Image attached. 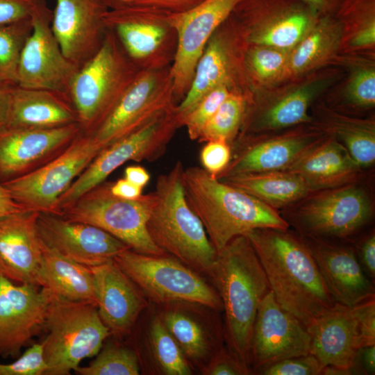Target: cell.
<instances>
[{"mask_svg":"<svg viewBox=\"0 0 375 375\" xmlns=\"http://www.w3.org/2000/svg\"><path fill=\"white\" fill-rule=\"evenodd\" d=\"M245 235L284 309L307 326L334 305L312 256L295 231L265 228Z\"/></svg>","mask_w":375,"mask_h":375,"instance_id":"1","label":"cell"},{"mask_svg":"<svg viewBox=\"0 0 375 375\" xmlns=\"http://www.w3.org/2000/svg\"><path fill=\"white\" fill-rule=\"evenodd\" d=\"M208 276L222 301L225 344L249 367L254 321L259 305L270 288L245 235L233 238L217 253Z\"/></svg>","mask_w":375,"mask_h":375,"instance_id":"2","label":"cell"},{"mask_svg":"<svg viewBox=\"0 0 375 375\" xmlns=\"http://www.w3.org/2000/svg\"><path fill=\"white\" fill-rule=\"evenodd\" d=\"M183 183L188 203L217 253L252 230L290 228L278 210L211 176L202 167L184 168Z\"/></svg>","mask_w":375,"mask_h":375,"instance_id":"3","label":"cell"},{"mask_svg":"<svg viewBox=\"0 0 375 375\" xmlns=\"http://www.w3.org/2000/svg\"><path fill=\"white\" fill-rule=\"evenodd\" d=\"M183 170V162L178 160L168 172L158 176L147 231L153 242L165 253L208 276L217 252L188 203Z\"/></svg>","mask_w":375,"mask_h":375,"instance_id":"4","label":"cell"},{"mask_svg":"<svg viewBox=\"0 0 375 375\" xmlns=\"http://www.w3.org/2000/svg\"><path fill=\"white\" fill-rule=\"evenodd\" d=\"M140 70L107 28L101 47L79 67L69 90L81 131L97 129Z\"/></svg>","mask_w":375,"mask_h":375,"instance_id":"5","label":"cell"},{"mask_svg":"<svg viewBox=\"0 0 375 375\" xmlns=\"http://www.w3.org/2000/svg\"><path fill=\"white\" fill-rule=\"evenodd\" d=\"M358 183L312 192L281 214L300 236L351 241L365 231L374 212Z\"/></svg>","mask_w":375,"mask_h":375,"instance_id":"6","label":"cell"},{"mask_svg":"<svg viewBox=\"0 0 375 375\" xmlns=\"http://www.w3.org/2000/svg\"><path fill=\"white\" fill-rule=\"evenodd\" d=\"M44 331V375L70 374L83 360L96 356L111 336L95 305L53 295Z\"/></svg>","mask_w":375,"mask_h":375,"instance_id":"7","label":"cell"},{"mask_svg":"<svg viewBox=\"0 0 375 375\" xmlns=\"http://www.w3.org/2000/svg\"><path fill=\"white\" fill-rule=\"evenodd\" d=\"M110 185L106 181L99 184L62 208L58 215L99 227L136 252L167 255L153 242L147 231L153 192L127 199L114 195Z\"/></svg>","mask_w":375,"mask_h":375,"instance_id":"8","label":"cell"},{"mask_svg":"<svg viewBox=\"0 0 375 375\" xmlns=\"http://www.w3.org/2000/svg\"><path fill=\"white\" fill-rule=\"evenodd\" d=\"M114 261L150 303L189 301L222 311L214 286L202 274L169 255L144 254L129 249Z\"/></svg>","mask_w":375,"mask_h":375,"instance_id":"9","label":"cell"},{"mask_svg":"<svg viewBox=\"0 0 375 375\" xmlns=\"http://www.w3.org/2000/svg\"><path fill=\"white\" fill-rule=\"evenodd\" d=\"M176 105L102 149L58 199L56 215L82 194L105 181L125 162L153 161L161 156L175 131L181 127Z\"/></svg>","mask_w":375,"mask_h":375,"instance_id":"10","label":"cell"},{"mask_svg":"<svg viewBox=\"0 0 375 375\" xmlns=\"http://www.w3.org/2000/svg\"><path fill=\"white\" fill-rule=\"evenodd\" d=\"M102 149L91 133L81 131L58 156L3 185L26 210L56 215L58 199Z\"/></svg>","mask_w":375,"mask_h":375,"instance_id":"11","label":"cell"},{"mask_svg":"<svg viewBox=\"0 0 375 375\" xmlns=\"http://www.w3.org/2000/svg\"><path fill=\"white\" fill-rule=\"evenodd\" d=\"M169 69L139 72L111 112L91 133L103 149L177 104Z\"/></svg>","mask_w":375,"mask_h":375,"instance_id":"12","label":"cell"},{"mask_svg":"<svg viewBox=\"0 0 375 375\" xmlns=\"http://www.w3.org/2000/svg\"><path fill=\"white\" fill-rule=\"evenodd\" d=\"M104 23L141 69L171 66L176 49V34L166 14L126 6L108 10Z\"/></svg>","mask_w":375,"mask_h":375,"instance_id":"13","label":"cell"},{"mask_svg":"<svg viewBox=\"0 0 375 375\" xmlns=\"http://www.w3.org/2000/svg\"><path fill=\"white\" fill-rule=\"evenodd\" d=\"M242 1L204 0L185 12L167 15L176 34V49L169 73L177 104L190 88L210 38Z\"/></svg>","mask_w":375,"mask_h":375,"instance_id":"14","label":"cell"},{"mask_svg":"<svg viewBox=\"0 0 375 375\" xmlns=\"http://www.w3.org/2000/svg\"><path fill=\"white\" fill-rule=\"evenodd\" d=\"M52 10L38 0L31 15L32 29L21 51L17 85L68 94L78 68L62 53L51 28Z\"/></svg>","mask_w":375,"mask_h":375,"instance_id":"15","label":"cell"},{"mask_svg":"<svg viewBox=\"0 0 375 375\" xmlns=\"http://www.w3.org/2000/svg\"><path fill=\"white\" fill-rule=\"evenodd\" d=\"M299 0H243L235 9L243 19L245 42L291 51L320 15Z\"/></svg>","mask_w":375,"mask_h":375,"instance_id":"16","label":"cell"},{"mask_svg":"<svg viewBox=\"0 0 375 375\" xmlns=\"http://www.w3.org/2000/svg\"><path fill=\"white\" fill-rule=\"evenodd\" d=\"M53 294L40 286L17 284L0 274V357L17 358L44 330Z\"/></svg>","mask_w":375,"mask_h":375,"instance_id":"17","label":"cell"},{"mask_svg":"<svg viewBox=\"0 0 375 375\" xmlns=\"http://www.w3.org/2000/svg\"><path fill=\"white\" fill-rule=\"evenodd\" d=\"M151 304L194 371L199 372L225 345L220 311L189 301Z\"/></svg>","mask_w":375,"mask_h":375,"instance_id":"18","label":"cell"},{"mask_svg":"<svg viewBox=\"0 0 375 375\" xmlns=\"http://www.w3.org/2000/svg\"><path fill=\"white\" fill-rule=\"evenodd\" d=\"M306 326L284 309L269 290L262 299L254 321L249 353L252 374L279 360L310 353Z\"/></svg>","mask_w":375,"mask_h":375,"instance_id":"19","label":"cell"},{"mask_svg":"<svg viewBox=\"0 0 375 375\" xmlns=\"http://www.w3.org/2000/svg\"><path fill=\"white\" fill-rule=\"evenodd\" d=\"M276 134L247 136L232 148L234 154L217 179L231 176L285 170L327 135L310 126Z\"/></svg>","mask_w":375,"mask_h":375,"instance_id":"20","label":"cell"},{"mask_svg":"<svg viewBox=\"0 0 375 375\" xmlns=\"http://www.w3.org/2000/svg\"><path fill=\"white\" fill-rule=\"evenodd\" d=\"M81 131L77 123L51 128L5 127L0 131V182L45 165L65 151Z\"/></svg>","mask_w":375,"mask_h":375,"instance_id":"21","label":"cell"},{"mask_svg":"<svg viewBox=\"0 0 375 375\" xmlns=\"http://www.w3.org/2000/svg\"><path fill=\"white\" fill-rule=\"evenodd\" d=\"M300 237L335 303L352 308L375 296L374 283L362 269L351 241Z\"/></svg>","mask_w":375,"mask_h":375,"instance_id":"22","label":"cell"},{"mask_svg":"<svg viewBox=\"0 0 375 375\" xmlns=\"http://www.w3.org/2000/svg\"><path fill=\"white\" fill-rule=\"evenodd\" d=\"M37 230L48 247L88 267L113 260L119 253L131 249L99 227L55 214L39 212Z\"/></svg>","mask_w":375,"mask_h":375,"instance_id":"23","label":"cell"},{"mask_svg":"<svg viewBox=\"0 0 375 375\" xmlns=\"http://www.w3.org/2000/svg\"><path fill=\"white\" fill-rule=\"evenodd\" d=\"M108 10L99 0H56L51 28L64 55L78 69L103 43Z\"/></svg>","mask_w":375,"mask_h":375,"instance_id":"24","label":"cell"},{"mask_svg":"<svg viewBox=\"0 0 375 375\" xmlns=\"http://www.w3.org/2000/svg\"><path fill=\"white\" fill-rule=\"evenodd\" d=\"M90 268L103 322L114 337L131 335L149 301L114 260Z\"/></svg>","mask_w":375,"mask_h":375,"instance_id":"25","label":"cell"},{"mask_svg":"<svg viewBox=\"0 0 375 375\" xmlns=\"http://www.w3.org/2000/svg\"><path fill=\"white\" fill-rule=\"evenodd\" d=\"M38 215L24 211L0 217V274L13 283L39 285L42 253Z\"/></svg>","mask_w":375,"mask_h":375,"instance_id":"26","label":"cell"},{"mask_svg":"<svg viewBox=\"0 0 375 375\" xmlns=\"http://www.w3.org/2000/svg\"><path fill=\"white\" fill-rule=\"evenodd\" d=\"M306 328L310 338V353L322 368L335 366L349 369L359 348L352 308L335 303Z\"/></svg>","mask_w":375,"mask_h":375,"instance_id":"27","label":"cell"},{"mask_svg":"<svg viewBox=\"0 0 375 375\" xmlns=\"http://www.w3.org/2000/svg\"><path fill=\"white\" fill-rule=\"evenodd\" d=\"M285 170L299 175L315 192L358 183L363 169L340 142L326 135Z\"/></svg>","mask_w":375,"mask_h":375,"instance_id":"28","label":"cell"},{"mask_svg":"<svg viewBox=\"0 0 375 375\" xmlns=\"http://www.w3.org/2000/svg\"><path fill=\"white\" fill-rule=\"evenodd\" d=\"M328 81L322 78L310 80L260 104L251 117L244 121L247 124L241 137L249 133L261 135L310 124V107L327 86Z\"/></svg>","mask_w":375,"mask_h":375,"instance_id":"29","label":"cell"},{"mask_svg":"<svg viewBox=\"0 0 375 375\" xmlns=\"http://www.w3.org/2000/svg\"><path fill=\"white\" fill-rule=\"evenodd\" d=\"M234 37L222 29V25L208 42L200 57L190 88L176 105L181 126V118L208 92L220 85L233 92L236 58Z\"/></svg>","mask_w":375,"mask_h":375,"instance_id":"30","label":"cell"},{"mask_svg":"<svg viewBox=\"0 0 375 375\" xmlns=\"http://www.w3.org/2000/svg\"><path fill=\"white\" fill-rule=\"evenodd\" d=\"M77 123L69 94L58 91L12 88L8 127L51 128Z\"/></svg>","mask_w":375,"mask_h":375,"instance_id":"31","label":"cell"},{"mask_svg":"<svg viewBox=\"0 0 375 375\" xmlns=\"http://www.w3.org/2000/svg\"><path fill=\"white\" fill-rule=\"evenodd\" d=\"M144 312L145 317L141 315L138 331L133 328L136 333L133 347L139 358L141 372L158 375L194 374L193 369L153 306L149 304Z\"/></svg>","mask_w":375,"mask_h":375,"instance_id":"32","label":"cell"},{"mask_svg":"<svg viewBox=\"0 0 375 375\" xmlns=\"http://www.w3.org/2000/svg\"><path fill=\"white\" fill-rule=\"evenodd\" d=\"M40 242L42 258L39 286L54 297L97 306L95 281L90 267L65 257Z\"/></svg>","mask_w":375,"mask_h":375,"instance_id":"33","label":"cell"},{"mask_svg":"<svg viewBox=\"0 0 375 375\" xmlns=\"http://www.w3.org/2000/svg\"><path fill=\"white\" fill-rule=\"evenodd\" d=\"M311 126L335 138L364 169L375 162V122L319 106L311 116Z\"/></svg>","mask_w":375,"mask_h":375,"instance_id":"34","label":"cell"},{"mask_svg":"<svg viewBox=\"0 0 375 375\" xmlns=\"http://www.w3.org/2000/svg\"><path fill=\"white\" fill-rule=\"evenodd\" d=\"M219 180L277 210L297 203L312 192L302 177L287 170L241 174Z\"/></svg>","mask_w":375,"mask_h":375,"instance_id":"35","label":"cell"},{"mask_svg":"<svg viewBox=\"0 0 375 375\" xmlns=\"http://www.w3.org/2000/svg\"><path fill=\"white\" fill-rule=\"evenodd\" d=\"M343 24L331 15L319 17L313 26L289 54L287 74L301 75L332 58L341 44Z\"/></svg>","mask_w":375,"mask_h":375,"instance_id":"36","label":"cell"},{"mask_svg":"<svg viewBox=\"0 0 375 375\" xmlns=\"http://www.w3.org/2000/svg\"><path fill=\"white\" fill-rule=\"evenodd\" d=\"M248 103L244 94L231 92L206 124L197 140H224L232 147L243 125Z\"/></svg>","mask_w":375,"mask_h":375,"instance_id":"37","label":"cell"},{"mask_svg":"<svg viewBox=\"0 0 375 375\" xmlns=\"http://www.w3.org/2000/svg\"><path fill=\"white\" fill-rule=\"evenodd\" d=\"M74 371L80 375H138L141 369L134 347L112 340L103 343L88 366H78Z\"/></svg>","mask_w":375,"mask_h":375,"instance_id":"38","label":"cell"},{"mask_svg":"<svg viewBox=\"0 0 375 375\" xmlns=\"http://www.w3.org/2000/svg\"><path fill=\"white\" fill-rule=\"evenodd\" d=\"M31 29V17L0 25V86L17 85L20 54Z\"/></svg>","mask_w":375,"mask_h":375,"instance_id":"39","label":"cell"},{"mask_svg":"<svg viewBox=\"0 0 375 375\" xmlns=\"http://www.w3.org/2000/svg\"><path fill=\"white\" fill-rule=\"evenodd\" d=\"M244 53V65L258 81L273 82L287 74L290 51L263 45H250Z\"/></svg>","mask_w":375,"mask_h":375,"instance_id":"40","label":"cell"},{"mask_svg":"<svg viewBox=\"0 0 375 375\" xmlns=\"http://www.w3.org/2000/svg\"><path fill=\"white\" fill-rule=\"evenodd\" d=\"M344 90L349 105L358 109H369L375 105V68L367 61L354 62Z\"/></svg>","mask_w":375,"mask_h":375,"instance_id":"41","label":"cell"},{"mask_svg":"<svg viewBox=\"0 0 375 375\" xmlns=\"http://www.w3.org/2000/svg\"><path fill=\"white\" fill-rule=\"evenodd\" d=\"M233 92L226 85H220L205 94L181 119V127L185 126L190 139L198 140L210 118L225 99Z\"/></svg>","mask_w":375,"mask_h":375,"instance_id":"42","label":"cell"},{"mask_svg":"<svg viewBox=\"0 0 375 375\" xmlns=\"http://www.w3.org/2000/svg\"><path fill=\"white\" fill-rule=\"evenodd\" d=\"M322 366L311 353L285 358L254 372L256 375H320Z\"/></svg>","mask_w":375,"mask_h":375,"instance_id":"43","label":"cell"},{"mask_svg":"<svg viewBox=\"0 0 375 375\" xmlns=\"http://www.w3.org/2000/svg\"><path fill=\"white\" fill-rule=\"evenodd\" d=\"M47 364L42 343H34L16 360L0 363V375H44Z\"/></svg>","mask_w":375,"mask_h":375,"instance_id":"44","label":"cell"},{"mask_svg":"<svg viewBox=\"0 0 375 375\" xmlns=\"http://www.w3.org/2000/svg\"><path fill=\"white\" fill-rule=\"evenodd\" d=\"M203 375H250L252 372L226 344L199 371Z\"/></svg>","mask_w":375,"mask_h":375,"instance_id":"45","label":"cell"},{"mask_svg":"<svg viewBox=\"0 0 375 375\" xmlns=\"http://www.w3.org/2000/svg\"><path fill=\"white\" fill-rule=\"evenodd\" d=\"M199 158L202 168L217 178L231 160L232 147L224 140L206 142L200 151Z\"/></svg>","mask_w":375,"mask_h":375,"instance_id":"46","label":"cell"},{"mask_svg":"<svg viewBox=\"0 0 375 375\" xmlns=\"http://www.w3.org/2000/svg\"><path fill=\"white\" fill-rule=\"evenodd\" d=\"M358 333V347L375 344V296L352 307Z\"/></svg>","mask_w":375,"mask_h":375,"instance_id":"47","label":"cell"},{"mask_svg":"<svg viewBox=\"0 0 375 375\" xmlns=\"http://www.w3.org/2000/svg\"><path fill=\"white\" fill-rule=\"evenodd\" d=\"M351 242L358 260L367 277L374 283L375 280V233L374 230L363 232Z\"/></svg>","mask_w":375,"mask_h":375,"instance_id":"48","label":"cell"},{"mask_svg":"<svg viewBox=\"0 0 375 375\" xmlns=\"http://www.w3.org/2000/svg\"><path fill=\"white\" fill-rule=\"evenodd\" d=\"M204 0H131L128 6L169 15L189 10Z\"/></svg>","mask_w":375,"mask_h":375,"instance_id":"49","label":"cell"},{"mask_svg":"<svg viewBox=\"0 0 375 375\" xmlns=\"http://www.w3.org/2000/svg\"><path fill=\"white\" fill-rule=\"evenodd\" d=\"M38 0H0V25L31 17Z\"/></svg>","mask_w":375,"mask_h":375,"instance_id":"50","label":"cell"},{"mask_svg":"<svg viewBox=\"0 0 375 375\" xmlns=\"http://www.w3.org/2000/svg\"><path fill=\"white\" fill-rule=\"evenodd\" d=\"M349 369L351 375H374L375 344L358 348Z\"/></svg>","mask_w":375,"mask_h":375,"instance_id":"51","label":"cell"},{"mask_svg":"<svg viewBox=\"0 0 375 375\" xmlns=\"http://www.w3.org/2000/svg\"><path fill=\"white\" fill-rule=\"evenodd\" d=\"M351 39V45L355 47L372 46L375 42V17L359 24Z\"/></svg>","mask_w":375,"mask_h":375,"instance_id":"52","label":"cell"},{"mask_svg":"<svg viewBox=\"0 0 375 375\" xmlns=\"http://www.w3.org/2000/svg\"><path fill=\"white\" fill-rule=\"evenodd\" d=\"M142 189L124 178L111 183L110 185V190L114 195L127 199H134L140 197L142 194Z\"/></svg>","mask_w":375,"mask_h":375,"instance_id":"53","label":"cell"},{"mask_svg":"<svg viewBox=\"0 0 375 375\" xmlns=\"http://www.w3.org/2000/svg\"><path fill=\"white\" fill-rule=\"evenodd\" d=\"M26 210L17 203L8 190L0 182V217Z\"/></svg>","mask_w":375,"mask_h":375,"instance_id":"54","label":"cell"},{"mask_svg":"<svg viewBox=\"0 0 375 375\" xmlns=\"http://www.w3.org/2000/svg\"><path fill=\"white\" fill-rule=\"evenodd\" d=\"M318 15H331L338 11L342 0H299Z\"/></svg>","mask_w":375,"mask_h":375,"instance_id":"55","label":"cell"},{"mask_svg":"<svg viewBox=\"0 0 375 375\" xmlns=\"http://www.w3.org/2000/svg\"><path fill=\"white\" fill-rule=\"evenodd\" d=\"M124 178L143 188L149 183L150 174L143 167L129 166L124 170Z\"/></svg>","mask_w":375,"mask_h":375,"instance_id":"56","label":"cell"},{"mask_svg":"<svg viewBox=\"0 0 375 375\" xmlns=\"http://www.w3.org/2000/svg\"><path fill=\"white\" fill-rule=\"evenodd\" d=\"M12 88L0 86V131L8 125Z\"/></svg>","mask_w":375,"mask_h":375,"instance_id":"57","label":"cell"},{"mask_svg":"<svg viewBox=\"0 0 375 375\" xmlns=\"http://www.w3.org/2000/svg\"><path fill=\"white\" fill-rule=\"evenodd\" d=\"M320 375H351L349 369L335 366H325L322 369Z\"/></svg>","mask_w":375,"mask_h":375,"instance_id":"58","label":"cell"},{"mask_svg":"<svg viewBox=\"0 0 375 375\" xmlns=\"http://www.w3.org/2000/svg\"><path fill=\"white\" fill-rule=\"evenodd\" d=\"M108 10L117 9L128 6L131 0H99Z\"/></svg>","mask_w":375,"mask_h":375,"instance_id":"59","label":"cell"}]
</instances>
